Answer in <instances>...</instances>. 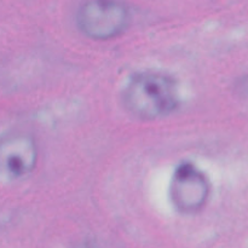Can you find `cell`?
Here are the masks:
<instances>
[{"mask_svg": "<svg viewBox=\"0 0 248 248\" xmlns=\"http://www.w3.org/2000/svg\"><path fill=\"white\" fill-rule=\"evenodd\" d=\"M123 102L132 115L143 120L162 118L178 107L177 82L165 73H136L124 89Z\"/></svg>", "mask_w": 248, "mask_h": 248, "instance_id": "cell-1", "label": "cell"}, {"mask_svg": "<svg viewBox=\"0 0 248 248\" xmlns=\"http://www.w3.org/2000/svg\"><path fill=\"white\" fill-rule=\"evenodd\" d=\"M130 21L125 4L108 0H91L79 7L77 23L86 36L107 40L123 33Z\"/></svg>", "mask_w": 248, "mask_h": 248, "instance_id": "cell-2", "label": "cell"}, {"mask_svg": "<svg viewBox=\"0 0 248 248\" xmlns=\"http://www.w3.org/2000/svg\"><path fill=\"white\" fill-rule=\"evenodd\" d=\"M211 193L210 179L194 162L182 161L174 169L169 188L170 200L178 212L191 215L202 210Z\"/></svg>", "mask_w": 248, "mask_h": 248, "instance_id": "cell-3", "label": "cell"}, {"mask_svg": "<svg viewBox=\"0 0 248 248\" xmlns=\"http://www.w3.org/2000/svg\"><path fill=\"white\" fill-rule=\"evenodd\" d=\"M38 149L31 136L7 132L0 136V178L17 181L31 174L36 166Z\"/></svg>", "mask_w": 248, "mask_h": 248, "instance_id": "cell-4", "label": "cell"}]
</instances>
